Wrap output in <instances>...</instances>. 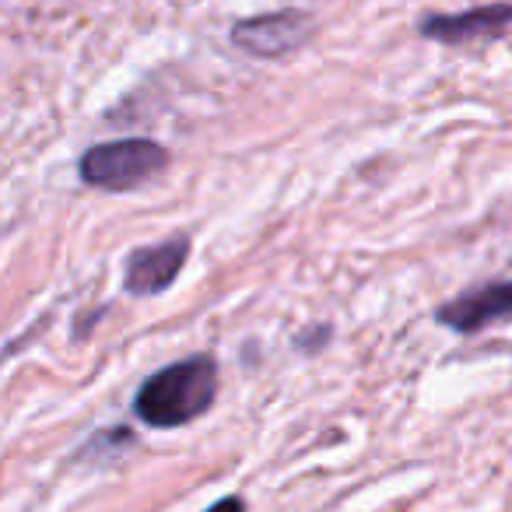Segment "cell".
<instances>
[{
  "label": "cell",
  "mask_w": 512,
  "mask_h": 512,
  "mask_svg": "<svg viewBox=\"0 0 512 512\" xmlns=\"http://www.w3.org/2000/svg\"><path fill=\"white\" fill-rule=\"evenodd\" d=\"M218 393V365L207 355H190L144 379L134 414L151 428H179L211 411Z\"/></svg>",
  "instance_id": "obj_1"
},
{
  "label": "cell",
  "mask_w": 512,
  "mask_h": 512,
  "mask_svg": "<svg viewBox=\"0 0 512 512\" xmlns=\"http://www.w3.org/2000/svg\"><path fill=\"white\" fill-rule=\"evenodd\" d=\"M169 165V151L148 137H123V141L95 144L81 155L78 172L88 186L99 190H134V186L155 179Z\"/></svg>",
  "instance_id": "obj_2"
},
{
  "label": "cell",
  "mask_w": 512,
  "mask_h": 512,
  "mask_svg": "<svg viewBox=\"0 0 512 512\" xmlns=\"http://www.w3.org/2000/svg\"><path fill=\"white\" fill-rule=\"evenodd\" d=\"M313 39V18L306 11H274V15L246 18L232 29V43L260 60H281L302 50Z\"/></svg>",
  "instance_id": "obj_3"
},
{
  "label": "cell",
  "mask_w": 512,
  "mask_h": 512,
  "mask_svg": "<svg viewBox=\"0 0 512 512\" xmlns=\"http://www.w3.org/2000/svg\"><path fill=\"white\" fill-rule=\"evenodd\" d=\"M505 320H512V278L460 292L439 309L442 327L460 330V334H477V330H488Z\"/></svg>",
  "instance_id": "obj_4"
},
{
  "label": "cell",
  "mask_w": 512,
  "mask_h": 512,
  "mask_svg": "<svg viewBox=\"0 0 512 512\" xmlns=\"http://www.w3.org/2000/svg\"><path fill=\"white\" fill-rule=\"evenodd\" d=\"M186 256H190V239L186 235H176V239L155 242V246L134 249L127 260V271H123V281H127L130 295H158L179 278V271L186 267Z\"/></svg>",
  "instance_id": "obj_5"
},
{
  "label": "cell",
  "mask_w": 512,
  "mask_h": 512,
  "mask_svg": "<svg viewBox=\"0 0 512 512\" xmlns=\"http://www.w3.org/2000/svg\"><path fill=\"white\" fill-rule=\"evenodd\" d=\"M512 25V4H488V8H470L460 15H428L418 22L421 36L446 46L477 43V39H495Z\"/></svg>",
  "instance_id": "obj_6"
},
{
  "label": "cell",
  "mask_w": 512,
  "mask_h": 512,
  "mask_svg": "<svg viewBox=\"0 0 512 512\" xmlns=\"http://www.w3.org/2000/svg\"><path fill=\"white\" fill-rule=\"evenodd\" d=\"M207 512H246V502H242L239 495H228V498H221V502H214Z\"/></svg>",
  "instance_id": "obj_7"
}]
</instances>
